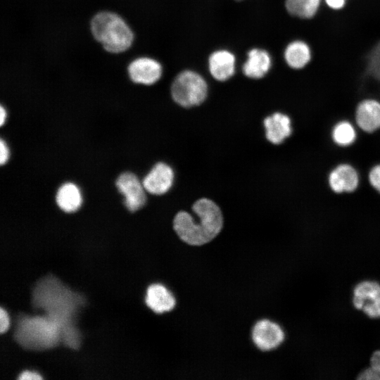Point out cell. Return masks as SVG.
<instances>
[{
  "mask_svg": "<svg viewBox=\"0 0 380 380\" xmlns=\"http://www.w3.org/2000/svg\"><path fill=\"white\" fill-rule=\"evenodd\" d=\"M193 211L198 221L187 212L180 211L175 217L173 227L179 238L186 244L199 246L214 239L221 232L223 217L218 205L208 198L196 201Z\"/></svg>",
  "mask_w": 380,
  "mask_h": 380,
  "instance_id": "cell-1",
  "label": "cell"
},
{
  "mask_svg": "<svg viewBox=\"0 0 380 380\" xmlns=\"http://www.w3.org/2000/svg\"><path fill=\"white\" fill-rule=\"evenodd\" d=\"M93 37L103 49L114 53L128 49L134 39V34L125 20L118 14L102 11L96 14L91 21Z\"/></svg>",
  "mask_w": 380,
  "mask_h": 380,
  "instance_id": "cell-2",
  "label": "cell"
},
{
  "mask_svg": "<svg viewBox=\"0 0 380 380\" xmlns=\"http://www.w3.org/2000/svg\"><path fill=\"white\" fill-rule=\"evenodd\" d=\"M207 94L208 85L205 80L192 70L180 72L171 86L173 100L185 108L201 104L205 99Z\"/></svg>",
  "mask_w": 380,
  "mask_h": 380,
  "instance_id": "cell-3",
  "label": "cell"
},
{
  "mask_svg": "<svg viewBox=\"0 0 380 380\" xmlns=\"http://www.w3.org/2000/svg\"><path fill=\"white\" fill-rule=\"evenodd\" d=\"M61 326L51 318L33 317L25 319L20 327V338L29 346L49 347L58 339Z\"/></svg>",
  "mask_w": 380,
  "mask_h": 380,
  "instance_id": "cell-4",
  "label": "cell"
},
{
  "mask_svg": "<svg viewBox=\"0 0 380 380\" xmlns=\"http://www.w3.org/2000/svg\"><path fill=\"white\" fill-rule=\"evenodd\" d=\"M354 306L372 318L380 317V284L374 281H363L353 291Z\"/></svg>",
  "mask_w": 380,
  "mask_h": 380,
  "instance_id": "cell-5",
  "label": "cell"
},
{
  "mask_svg": "<svg viewBox=\"0 0 380 380\" xmlns=\"http://www.w3.org/2000/svg\"><path fill=\"white\" fill-rule=\"evenodd\" d=\"M115 184L125 198V205L129 211H137L145 205L146 190L135 175L124 172L118 177Z\"/></svg>",
  "mask_w": 380,
  "mask_h": 380,
  "instance_id": "cell-6",
  "label": "cell"
},
{
  "mask_svg": "<svg viewBox=\"0 0 380 380\" xmlns=\"http://www.w3.org/2000/svg\"><path fill=\"white\" fill-rule=\"evenodd\" d=\"M284 332L277 323L267 319L257 322L252 330V339L255 346L268 351L280 346L284 339Z\"/></svg>",
  "mask_w": 380,
  "mask_h": 380,
  "instance_id": "cell-7",
  "label": "cell"
},
{
  "mask_svg": "<svg viewBox=\"0 0 380 380\" xmlns=\"http://www.w3.org/2000/svg\"><path fill=\"white\" fill-rule=\"evenodd\" d=\"M328 183L334 193H351L359 186L360 175L352 165L340 163L329 173Z\"/></svg>",
  "mask_w": 380,
  "mask_h": 380,
  "instance_id": "cell-8",
  "label": "cell"
},
{
  "mask_svg": "<svg viewBox=\"0 0 380 380\" xmlns=\"http://www.w3.org/2000/svg\"><path fill=\"white\" fill-rule=\"evenodd\" d=\"M355 125L367 133L380 129V101L374 98H366L360 101L355 112Z\"/></svg>",
  "mask_w": 380,
  "mask_h": 380,
  "instance_id": "cell-9",
  "label": "cell"
},
{
  "mask_svg": "<svg viewBox=\"0 0 380 380\" xmlns=\"http://www.w3.org/2000/svg\"><path fill=\"white\" fill-rule=\"evenodd\" d=\"M127 70L132 82L151 85L160 78L163 70L160 63L156 60L141 57L132 61Z\"/></svg>",
  "mask_w": 380,
  "mask_h": 380,
  "instance_id": "cell-10",
  "label": "cell"
},
{
  "mask_svg": "<svg viewBox=\"0 0 380 380\" xmlns=\"http://www.w3.org/2000/svg\"><path fill=\"white\" fill-rule=\"evenodd\" d=\"M174 181V172L168 165L158 163L144 178L142 184L145 190L154 195L167 192Z\"/></svg>",
  "mask_w": 380,
  "mask_h": 380,
  "instance_id": "cell-11",
  "label": "cell"
},
{
  "mask_svg": "<svg viewBox=\"0 0 380 380\" xmlns=\"http://www.w3.org/2000/svg\"><path fill=\"white\" fill-rule=\"evenodd\" d=\"M266 138L273 144H282L293 133L291 118L283 113L276 112L264 120Z\"/></svg>",
  "mask_w": 380,
  "mask_h": 380,
  "instance_id": "cell-12",
  "label": "cell"
},
{
  "mask_svg": "<svg viewBox=\"0 0 380 380\" xmlns=\"http://www.w3.org/2000/svg\"><path fill=\"white\" fill-rule=\"evenodd\" d=\"M364 63L365 76L372 97L380 101V39L366 53Z\"/></svg>",
  "mask_w": 380,
  "mask_h": 380,
  "instance_id": "cell-13",
  "label": "cell"
},
{
  "mask_svg": "<svg viewBox=\"0 0 380 380\" xmlns=\"http://www.w3.org/2000/svg\"><path fill=\"white\" fill-rule=\"evenodd\" d=\"M312 58V51L310 44L300 39L289 42L284 51L286 65L295 70L305 68L310 63Z\"/></svg>",
  "mask_w": 380,
  "mask_h": 380,
  "instance_id": "cell-14",
  "label": "cell"
},
{
  "mask_svg": "<svg viewBox=\"0 0 380 380\" xmlns=\"http://www.w3.org/2000/svg\"><path fill=\"white\" fill-rule=\"evenodd\" d=\"M235 56L229 51L218 50L208 59V67L211 75L217 80L224 82L233 76L235 72Z\"/></svg>",
  "mask_w": 380,
  "mask_h": 380,
  "instance_id": "cell-15",
  "label": "cell"
},
{
  "mask_svg": "<svg viewBox=\"0 0 380 380\" xmlns=\"http://www.w3.org/2000/svg\"><path fill=\"white\" fill-rule=\"evenodd\" d=\"M145 301L151 310L158 314L173 310L176 304L173 294L160 284H153L148 287Z\"/></svg>",
  "mask_w": 380,
  "mask_h": 380,
  "instance_id": "cell-16",
  "label": "cell"
},
{
  "mask_svg": "<svg viewBox=\"0 0 380 380\" xmlns=\"http://www.w3.org/2000/svg\"><path fill=\"white\" fill-rule=\"evenodd\" d=\"M272 59L267 51L261 49H252L243 65V74L252 79L263 77L270 70Z\"/></svg>",
  "mask_w": 380,
  "mask_h": 380,
  "instance_id": "cell-17",
  "label": "cell"
},
{
  "mask_svg": "<svg viewBox=\"0 0 380 380\" xmlns=\"http://www.w3.org/2000/svg\"><path fill=\"white\" fill-rule=\"evenodd\" d=\"M58 206L65 213L77 211L82 203V194L80 189L73 183L63 184L56 194Z\"/></svg>",
  "mask_w": 380,
  "mask_h": 380,
  "instance_id": "cell-18",
  "label": "cell"
},
{
  "mask_svg": "<svg viewBox=\"0 0 380 380\" xmlns=\"http://www.w3.org/2000/svg\"><path fill=\"white\" fill-rule=\"evenodd\" d=\"M322 4L323 0H285L284 7L291 16L310 20L318 13Z\"/></svg>",
  "mask_w": 380,
  "mask_h": 380,
  "instance_id": "cell-19",
  "label": "cell"
},
{
  "mask_svg": "<svg viewBox=\"0 0 380 380\" xmlns=\"http://www.w3.org/2000/svg\"><path fill=\"white\" fill-rule=\"evenodd\" d=\"M331 136L335 144L341 147H347L353 144L356 141L357 129L355 125L351 121L341 120L332 127Z\"/></svg>",
  "mask_w": 380,
  "mask_h": 380,
  "instance_id": "cell-20",
  "label": "cell"
},
{
  "mask_svg": "<svg viewBox=\"0 0 380 380\" xmlns=\"http://www.w3.org/2000/svg\"><path fill=\"white\" fill-rule=\"evenodd\" d=\"M368 180L371 186L380 193V163L371 168L368 173Z\"/></svg>",
  "mask_w": 380,
  "mask_h": 380,
  "instance_id": "cell-21",
  "label": "cell"
},
{
  "mask_svg": "<svg viewBox=\"0 0 380 380\" xmlns=\"http://www.w3.org/2000/svg\"><path fill=\"white\" fill-rule=\"evenodd\" d=\"M359 379H380V374L372 367L363 370L358 375Z\"/></svg>",
  "mask_w": 380,
  "mask_h": 380,
  "instance_id": "cell-22",
  "label": "cell"
},
{
  "mask_svg": "<svg viewBox=\"0 0 380 380\" xmlns=\"http://www.w3.org/2000/svg\"><path fill=\"white\" fill-rule=\"evenodd\" d=\"M348 0H323V3L330 9L340 11L345 8Z\"/></svg>",
  "mask_w": 380,
  "mask_h": 380,
  "instance_id": "cell-23",
  "label": "cell"
},
{
  "mask_svg": "<svg viewBox=\"0 0 380 380\" xmlns=\"http://www.w3.org/2000/svg\"><path fill=\"white\" fill-rule=\"evenodd\" d=\"M9 158V150L6 143L3 139L0 141V163L1 165L6 164Z\"/></svg>",
  "mask_w": 380,
  "mask_h": 380,
  "instance_id": "cell-24",
  "label": "cell"
},
{
  "mask_svg": "<svg viewBox=\"0 0 380 380\" xmlns=\"http://www.w3.org/2000/svg\"><path fill=\"white\" fill-rule=\"evenodd\" d=\"M9 326V319L8 315L2 308L0 309V332L3 334L5 332Z\"/></svg>",
  "mask_w": 380,
  "mask_h": 380,
  "instance_id": "cell-25",
  "label": "cell"
},
{
  "mask_svg": "<svg viewBox=\"0 0 380 380\" xmlns=\"http://www.w3.org/2000/svg\"><path fill=\"white\" fill-rule=\"evenodd\" d=\"M371 367L380 374V350L374 352L372 355Z\"/></svg>",
  "mask_w": 380,
  "mask_h": 380,
  "instance_id": "cell-26",
  "label": "cell"
},
{
  "mask_svg": "<svg viewBox=\"0 0 380 380\" xmlns=\"http://www.w3.org/2000/svg\"><path fill=\"white\" fill-rule=\"evenodd\" d=\"M18 379L36 380V379H42V377L37 373L30 372V371H25L20 374Z\"/></svg>",
  "mask_w": 380,
  "mask_h": 380,
  "instance_id": "cell-27",
  "label": "cell"
},
{
  "mask_svg": "<svg viewBox=\"0 0 380 380\" xmlns=\"http://www.w3.org/2000/svg\"><path fill=\"white\" fill-rule=\"evenodd\" d=\"M6 111L5 110V108L1 106V108H0V125L1 126H2L4 123H5V121H6Z\"/></svg>",
  "mask_w": 380,
  "mask_h": 380,
  "instance_id": "cell-28",
  "label": "cell"
}]
</instances>
